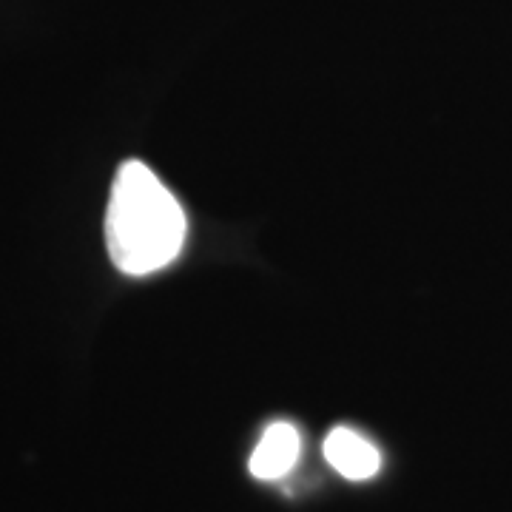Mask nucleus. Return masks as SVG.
Masks as SVG:
<instances>
[{"instance_id": "obj_1", "label": "nucleus", "mask_w": 512, "mask_h": 512, "mask_svg": "<svg viewBox=\"0 0 512 512\" xmlns=\"http://www.w3.org/2000/svg\"><path fill=\"white\" fill-rule=\"evenodd\" d=\"M183 205L140 160L120 165L106 211L111 262L128 276H148L171 265L185 245Z\"/></svg>"}, {"instance_id": "obj_2", "label": "nucleus", "mask_w": 512, "mask_h": 512, "mask_svg": "<svg viewBox=\"0 0 512 512\" xmlns=\"http://www.w3.org/2000/svg\"><path fill=\"white\" fill-rule=\"evenodd\" d=\"M299 456H302L299 430L288 421H274L256 444L254 456L248 461V470L259 481H276V478H285L291 473Z\"/></svg>"}, {"instance_id": "obj_3", "label": "nucleus", "mask_w": 512, "mask_h": 512, "mask_svg": "<svg viewBox=\"0 0 512 512\" xmlns=\"http://www.w3.org/2000/svg\"><path fill=\"white\" fill-rule=\"evenodd\" d=\"M322 450H325L330 467L348 481H367V478L376 476L379 467H382L379 450L350 427H333Z\"/></svg>"}]
</instances>
